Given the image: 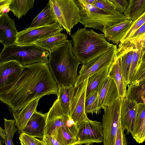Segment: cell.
I'll return each instance as SVG.
<instances>
[{
    "mask_svg": "<svg viewBox=\"0 0 145 145\" xmlns=\"http://www.w3.org/2000/svg\"><path fill=\"white\" fill-rule=\"evenodd\" d=\"M58 91L47 63L39 62L23 66L18 79L0 92V100L10 110L19 111L45 95L57 96Z\"/></svg>",
    "mask_w": 145,
    "mask_h": 145,
    "instance_id": "cell-1",
    "label": "cell"
},
{
    "mask_svg": "<svg viewBox=\"0 0 145 145\" xmlns=\"http://www.w3.org/2000/svg\"><path fill=\"white\" fill-rule=\"evenodd\" d=\"M49 52L47 64L58 88L74 86L81 63L73 54L71 41L67 39Z\"/></svg>",
    "mask_w": 145,
    "mask_h": 145,
    "instance_id": "cell-2",
    "label": "cell"
},
{
    "mask_svg": "<svg viewBox=\"0 0 145 145\" xmlns=\"http://www.w3.org/2000/svg\"><path fill=\"white\" fill-rule=\"evenodd\" d=\"M71 37L73 54L82 64L106 50L112 44L106 40L104 34L86 27L78 29Z\"/></svg>",
    "mask_w": 145,
    "mask_h": 145,
    "instance_id": "cell-3",
    "label": "cell"
},
{
    "mask_svg": "<svg viewBox=\"0 0 145 145\" xmlns=\"http://www.w3.org/2000/svg\"><path fill=\"white\" fill-rule=\"evenodd\" d=\"M0 54V64L15 61L22 66L42 62L47 63L48 51L35 44L4 45Z\"/></svg>",
    "mask_w": 145,
    "mask_h": 145,
    "instance_id": "cell-4",
    "label": "cell"
},
{
    "mask_svg": "<svg viewBox=\"0 0 145 145\" xmlns=\"http://www.w3.org/2000/svg\"><path fill=\"white\" fill-rule=\"evenodd\" d=\"M79 9L80 22L86 28H92L103 33L109 27L127 19L123 14L110 15L84 0H74Z\"/></svg>",
    "mask_w": 145,
    "mask_h": 145,
    "instance_id": "cell-5",
    "label": "cell"
},
{
    "mask_svg": "<svg viewBox=\"0 0 145 145\" xmlns=\"http://www.w3.org/2000/svg\"><path fill=\"white\" fill-rule=\"evenodd\" d=\"M48 2L56 22L70 35L80 21L78 7L74 0H50Z\"/></svg>",
    "mask_w": 145,
    "mask_h": 145,
    "instance_id": "cell-6",
    "label": "cell"
},
{
    "mask_svg": "<svg viewBox=\"0 0 145 145\" xmlns=\"http://www.w3.org/2000/svg\"><path fill=\"white\" fill-rule=\"evenodd\" d=\"M117 50L116 45L112 44L106 50L82 64L74 86H78L103 69L110 66L115 59Z\"/></svg>",
    "mask_w": 145,
    "mask_h": 145,
    "instance_id": "cell-7",
    "label": "cell"
},
{
    "mask_svg": "<svg viewBox=\"0 0 145 145\" xmlns=\"http://www.w3.org/2000/svg\"><path fill=\"white\" fill-rule=\"evenodd\" d=\"M122 98L119 97L107 107L103 115V145H114L118 125L121 121L120 110Z\"/></svg>",
    "mask_w": 145,
    "mask_h": 145,
    "instance_id": "cell-8",
    "label": "cell"
},
{
    "mask_svg": "<svg viewBox=\"0 0 145 145\" xmlns=\"http://www.w3.org/2000/svg\"><path fill=\"white\" fill-rule=\"evenodd\" d=\"M63 28L57 22L18 32L15 43L19 45L34 44L37 42L61 33Z\"/></svg>",
    "mask_w": 145,
    "mask_h": 145,
    "instance_id": "cell-9",
    "label": "cell"
},
{
    "mask_svg": "<svg viewBox=\"0 0 145 145\" xmlns=\"http://www.w3.org/2000/svg\"><path fill=\"white\" fill-rule=\"evenodd\" d=\"M78 131L77 145L103 142L104 131L102 123L89 118L78 124Z\"/></svg>",
    "mask_w": 145,
    "mask_h": 145,
    "instance_id": "cell-10",
    "label": "cell"
},
{
    "mask_svg": "<svg viewBox=\"0 0 145 145\" xmlns=\"http://www.w3.org/2000/svg\"><path fill=\"white\" fill-rule=\"evenodd\" d=\"M88 82V79L75 86L71 103L70 116L77 124L88 119L85 110Z\"/></svg>",
    "mask_w": 145,
    "mask_h": 145,
    "instance_id": "cell-11",
    "label": "cell"
},
{
    "mask_svg": "<svg viewBox=\"0 0 145 145\" xmlns=\"http://www.w3.org/2000/svg\"><path fill=\"white\" fill-rule=\"evenodd\" d=\"M69 116L64 114L57 98L46 113L44 136L53 137L58 128L65 125Z\"/></svg>",
    "mask_w": 145,
    "mask_h": 145,
    "instance_id": "cell-12",
    "label": "cell"
},
{
    "mask_svg": "<svg viewBox=\"0 0 145 145\" xmlns=\"http://www.w3.org/2000/svg\"><path fill=\"white\" fill-rule=\"evenodd\" d=\"M135 45L129 40L120 42L116 56L119 62L121 72L125 86L129 84V75Z\"/></svg>",
    "mask_w": 145,
    "mask_h": 145,
    "instance_id": "cell-13",
    "label": "cell"
},
{
    "mask_svg": "<svg viewBox=\"0 0 145 145\" xmlns=\"http://www.w3.org/2000/svg\"><path fill=\"white\" fill-rule=\"evenodd\" d=\"M137 105L126 97L122 98L120 118L122 127L133 137L135 134V118Z\"/></svg>",
    "mask_w": 145,
    "mask_h": 145,
    "instance_id": "cell-14",
    "label": "cell"
},
{
    "mask_svg": "<svg viewBox=\"0 0 145 145\" xmlns=\"http://www.w3.org/2000/svg\"><path fill=\"white\" fill-rule=\"evenodd\" d=\"M97 91L104 110L111 105L120 97L114 81L108 76L99 84Z\"/></svg>",
    "mask_w": 145,
    "mask_h": 145,
    "instance_id": "cell-15",
    "label": "cell"
},
{
    "mask_svg": "<svg viewBox=\"0 0 145 145\" xmlns=\"http://www.w3.org/2000/svg\"><path fill=\"white\" fill-rule=\"evenodd\" d=\"M23 66L15 61L0 64V92L14 82L21 73Z\"/></svg>",
    "mask_w": 145,
    "mask_h": 145,
    "instance_id": "cell-16",
    "label": "cell"
},
{
    "mask_svg": "<svg viewBox=\"0 0 145 145\" xmlns=\"http://www.w3.org/2000/svg\"><path fill=\"white\" fill-rule=\"evenodd\" d=\"M18 32L14 19L10 18L7 13L0 15V42L3 46L15 43Z\"/></svg>",
    "mask_w": 145,
    "mask_h": 145,
    "instance_id": "cell-17",
    "label": "cell"
},
{
    "mask_svg": "<svg viewBox=\"0 0 145 145\" xmlns=\"http://www.w3.org/2000/svg\"><path fill=\"white\" fill-rule=\"evenodd\" d=\"M46 119V114L36 111L28 121L22 133L42 139L44 136Z\"/></svg>",
    "mask_w": 145,
    "mask_h": 145,
    "instance_id": "cell-18",
    "label": "cell"
},
{
    "mask_svg": "<svg viewBox=\"0 0 145 145\" xmlns=\"http://www.w3.org/2000/svg\"><path fill=\"white\" fill-rule=\"evenodd\" d=\"M39 99L35 100L28 104L19 111L11 110L15 121L18 133L20 135L25 128L28 121L37 111V108Z\"/></svg>",
    "mask_w": 145,
    "mask_h": 145,
    "instance_id": "cell-19",
    "label": "cell"
},
{
    "mask_svg": "<svg viewBox=\"0 0 145 145\" xmlns=\"http://www.w3.org/2000/svg\"><path fill=\"white\" fill-rule=\"evenodd\" d=\"M133 23L132 21L127 19L109 27L103 32L105 38L109 42L117 44H119Z\"/></svg>",
    "mask_w": 145,
    "mask_h": 145,
    "instance_id": "cell-20",
    "label": "cell"
},
{
    "mask_svg": "<svg viewBox=\"0 0 145 145\" xmlns=\"http://www.w3.org/2000/svg\"><path fill=\"white\" fill-rule=\"evenodd\" d=\"M108 76L114 81L118 89L120 97L122 98L125 97L127 88L124 83L119 62L116 56L109 67Z\"/></svg>",
    "mask_w": 145,
    "mask_h": 145,
    "instance_id": "cell-21",
    "label": "cell"
},
{
    "mask_svg": "<svg viewBox=\"0 0 145 145\" xmlns=\"http://www.w3.org/2000/svg\"><path fill=\"white\" fill-rule=\"evenodd\" d=\"M126 97L137 104L145 101V79L127 86Z\"/></svg>",
    "mask_w": 145,
    "mask_h": 145,
    "instance_id": "cell-22",
    "label": "cell"
},
{
    "mask_svg": "<svg viewBox=\"0 0 145 145\" xmlns=\"http://www.w3.org/2000/svg\"><path fill=\"white\" fill-rule=\"evenodd\" d=\"M56 21L48 2L42 11L33 20L29 28L49 25Z\"/></svg>",
    "mask_w": 145,
    "mask_h": 145,
    "instance_id": "cell-23",
    "label": "cell"
},
{
    "mask_svg": "<svg viewBox=\"0 0 145 145\" xmlns=\"http://www.w3.org/2000/svg\"><path fill=\"white\" fill-rule=\"evenodd\" d=\"M75 88V86H62L58 88L57 97L65 115L70 116L71 103Z\"/></svg>",
    "mask_w": 145,
    "mask_h": 145,
    "instance_id": "cell-24",
    "label": "cell"
},
{
    "mask_svg": "<svg viewBox=\"0 0 145 145\" xmlns=\"http://www.w3.org/2000/svg\"><path fill=\"white\" fill-rule=\"evenodd\" d=\"M34 1V0H11L9 5L10 10L20 19L33 7Z\"/></svg>",
    "mask_w": 145,
    "mask_h": 145,
    "instance_id": "cell-25",
    "label": "cell"
},
{
    "mask_svg": "<svg viewBox=\"0 0 145 145\" xmlns=\"http://www.w3.org/2000/svg\"><path fill=\"white\" fill-rule=\"evenodd\" d=\"M128 6L123 14L134 22L145 12V0H129Z\"/></svg>",
    "mask_w": 145,
    "mask_h": 145,
    "instance_id": "cell-26",
    "label": "cell"
},
{
    "mask_svg": "<svg viewBox=\"0 0 145 145\" xmlns=\"http://www.w3.org/2000/svg\"><path fill=\"white\" fill-rule=\"evenodd\" d=\"M110 66L103 69L88 78L86 98L93 91H97L99 84L108 76Z\"/></svg>",
    "mask_w": 145,
    "mask_h": 145,
    "instance_id": "cell-27",
    "label": "cell"
},
{
    "mask_svg": "<svg viewBox=\"0 0 145 145\" xmlns=\"http://www.w3.org/2000/svg\"><path fill=\"white\" fill-rule=\"evenodd\" d=\"M67 38L65 34L61 32L39 40L34 44L50 52L52 49L64 42L67 40Z\"/></svg>",
    "mask_w": 145,
    "mask_h": 145,
    "instance_id": "cell-28",
    "label": "cell"
},
{
    "mask_svg": "<svg viewBox=\"0 0 145 145\" xmlns=\"http://www.w3.org/2000/svg\"><path fill=\"white\" fill-rule=\"evenodd\" d=\"M102 108L97 91H93L86 98L85 110L86 114H99Z\"/></svg>",
    "mask_w": 145,
    "mask_h": 145,
    "instance_id": "cell-29",
    "label": "cell"
},
{
    "mask_svg": "<svg viewBox=\"0 0 145 145\" xmlns=\"http://www.w3.org/2000/svg\"><path fill=\"white\" fill-rule=\"evenodd\" d=\"M61 145H77L78 139L71 135L63 126L58 128L53 136Z\"/></svg>",
    "mask_w": 145,
    "mask_h": 145,
    "instance_id": "cell-30",
    "label": "cell"
},
{
    "mask_svg": "<svg viewBox=\"0 0 145 145\" xmlns=\"http://www.w3.org/2000/svg\"><path fill=\"white\" fill-rule=\"evenodd\" d=\"M92 5L110 15L122 14L117 10L110 0H95Z\"/></svg>",
    "mask_w": 145,
    "mask_h": 145,
    "instance_id": "cell-31",
    "label": "cell"
},
{
    "mask_svg": "<svg viewBox=\"0 0 145 145\" xmlns=\"http://www.w3.org/2000/svg\"><path fill=\"white\" fill-rule=\"evenodd\" d=\"M4 130L6 135V139L5 142L6 145H14L12 141L14 135L17 131L16 127L14 120H7L4 119Z\"/></svg>",
    "mask_w": 145,
    "mask_h": 145,
    "instance_id": "cell-32",
    "label": "cell"
},
{
    "mask_svg": "<svg viewBox=\"0 0 145 145\" xmlns=\"http://www.w3.org/2000/svg\"><path fill=\"white\" fill-rule=\"evenodd\" d=\"M145 23V12L137 20L133 22V24L120 42L122 43L127 40L129 38Z\"/></svg>",
    "mask_w": 145,
    "mask_h": 145,
    "instance_id": "cell-33",
    "label": "cell"
},
{
    "mask_svg": "<svg viewBox=\"0 0 145 145\" xmlns=\"http://www.w3.org/2000/svg\"><path fill=\"white\" fill-rule=\"evenodd\" d=\"M145 118V105L143 103L137 104L135 118L134 135L138 131Z\"/></svg>",
    "mask_w": 145,
    "mask_h": 145,
    "instance_id": "cell-34",
    "label": "cell"
},
{
    "mask_svg": "<svg viewBox=\"0 0 145 145\" xmlns=\"http://www.w3.org/2000/svg\"><path fill=\"white\" fill-rule=\"evenodd\" d=\"M140 57L141 50L136 48L135 45L129 75V84L133 74L140 63Z\"/></svg>",
    "mask_w": 145,
    "mask_h": 145,
    "instance_id": "cell-35",
    "label": "cell"
},
{
    "mask_svg": "<svg viewBox=\"0 0 145 145\" xmlns=\"http://www.w3.org/2000/svg\"><path fill=\"white\" fill-rule=\"evenodd\" d=\"M145 79V61L139 64L129 84L136 83Z\"/></svg>",
    "mask_w": 145,
    "mask_h": 145,
    "instance_id": "cell-36",
    "label": "cell"
},
{
    "mask_svg": "<svg viewBox=\"0 0 145 145\" xmlns=\"http://www.w3.org/2000/svg\"><path fill=\"white\" fill-rule=\"evenodd\" d=\"M125 130L121 125L120 121L118 125L114 145H128L126 135L124 133Z\"/></svg>",
    "mask_w": 145,
    "mask_h": 145,
    "instance_id": "cell-37",
    "label": "cell"
},
{
    "mask_svg": "<svg viewBox=\"0 0 145 145\" xmlns=\"http://www.w3.org/2000/svg\"><path fill=\"white\" fill-rule=\"evenodd\" d=\"M129 40L133 42L136 48L141 50V59L145 51V33L137 38Z\"/></svg>",
    "mask_w": 145,
    "mask_h": 145,
    "instance_id": "cell-38",
    "label": "cell"
},
{
    "mask_svg": "<svg viewBox=\"0 0 145 145\" xmlns=\"http://www.w3.org/2000/svg\"><path fill=\"white\" fill-rule=\"evenodd\" d=\"M133 138L139 144L142 143L145 141V118Z\"/></svg>",
    "mask_w": 145,
    "mask_h": 145,
    "instance_id": "cell-39",
    "label": "cell"
},
{
    "mask_svg": "<svg viewBox=\"0 0 145 145\" xmlns=\"http://www.w3.org/2000/svg\"><path fill=\"white\" fill-rule=\"evenodd\" d=\"M116 8L121 14H123L129 5V0H110Z\"/></svg>",
    "mask_w": 145,
    "mask_h": 145,
    "instance_id": "cell-40",
    "label": "cell"
},
{
    "mask_svg": "<svg viewBox=\"0 0 145 145\" xmlns=\"http://www.w3.org/2000/svg\"><path fill=\"white\" fill-rule=\"evenodd\" d=\"M19 139L20 141H22L27 145H37L33 137L24 133L20 135Z\"/></svg>",
    "mask_w": 145,
    "mask_h": 145,
    "instance_id": "cell-41",
    "label": "cell"
},
{
    "mask_svg": "<svg viewBox=\"0 0 145 145\" xmlns=\"http://www.w3.org/2000/svg\"><path fill=\"white\" fill-rule=\"evenodd\" d=\"M10 1L11 0H0V15L9 12V5Z\"/></svg>",
    "mask_w": 145,
    "mask_h": 145,
    "instance_id": "cell-42",
    "label": "cell"
},
{
    "mask_svg": "<svg viewBox=\"0 0 145 145\" xmlns=\"http://www.w3.org/2000/svg\"><path fill=\"white\" fill-rule=\"evenodd\" d=\"M47 145H61L53 136H44L42 139Z\"/></svg>",
    "mask_w": 145,
    "mask_h": 145,
    "instance_id": "cell-43",
    "label": "cell"
},
{
    "mask_svg": "<svg viewBox=\"0 0 145 145\" xmlns=\"http://www.w3.org/2000/svg\"><path fill=\"white\" fill-rule=\"evenodd\" d=\"M145 33V23L136 31L135 33L129 38L127 40L137 38Z\"/></svg>",
    "mask_w": 145,
    "mask_h": 145,
    "instance_id": "cell-44",
    "label": "cell"
},
{
    "mask_svg": "<svg viewBox=\"0 0 145 145\" xmlns=\"http://www.w3.org/2000/svg\"><path fill=\"white\" fill-rule=\"evenodd\" d=\"M0 136L5 142L6 139V135L4 129L0 127Z\"/></svg>",
    "mask_w": 145,
    "mask_h": 145,
    "instance_id": "cell-45",
    "label": "cell"
},
{
    "mask_svg": "<svg viewBox=\"0 0 145 145\" xmlns=\"http://www.w3.org/2000/svg\"><path fill=\"white\" fill-rule=\"evenodd\" d=\"M34 138L35 141L37 145H47L42 140Z\"/></svg>",
    "mask_w": 145,
    "mask_h": 145,
    "instance_id": "cell-46",
    "label": "cell"
},
{
    "mask_svg": "<svg viewBox=\"0 0 145 145\" xmlns=\"http://www.w3.org/2000/svg\"><path fill=\"white\" fill-rule=\"evenodd\" d=\"M144 61H145V51L141 58L139 63Z\"/></svg>",
    "mask_w": 145,
    "mask_h": 145,
    "instance_id": "cell-47",
    "label": "cell"
},
{
    "mask_svg": "<svg viewBox=\"0 0 145 145\" xmlns=\"http://www.w3.org/2000/svg\"><path fill=\"white\" fill-rule=\"evenodd\" d=\"M95 0H84V1L87 3L92 5L94 2Z\"/></svg>",
    "mask_w": 145,
    "mask_h": 145,
    "instance_id": "cell-48",
    "label": "cell"
},
{
    "mask_svg": "<svg viewBox=\"0 0 145 145\" xmlns=\"http://www.w3.org/2000/svg\"><path fill=\"white\" fill-rule=\"evenodd\" d=\"M20 144H21V145H27L24 143L22 141H20Z\"/></svg>",
    "mask_w": 145,
    "mask_h": 145,
    "instance_id": "cell-49",
    "label": "cell"
},
{
    "mask_svg": "<svg viewBox=\"0 0 145 145\" xmlns=\"http://www.w3.org/2000/svg\"><path fill=\"white\" fill-rule=\"evenodd\" d=\"M0 145H2L1 143V140H0Z\"/></svg>",
    "mask_w": 145,
    "mask_h": 145,
    "instance_id": "cell-50",
    "label": "cell"
},
{
    "mask_svg": "<svg viewBox=\"0 0 145 145\" xmlns=\"http://www.w3.org/2000/svg\"><path fill=\"white\" fill-rule=\"evenodd\" d=\"M85 145H90L89 144H85Z\"/></svg>",
    "mask_w": 145,
    "mask_h": 145,
    "instance_id": "cell-51",
    "label": "cell"
},
{
    "mask_svg": "<svg viewBox=\"0 0 145 145\" xmlns=\"http://www.w3.org/2000/svg\"><path fill=\"white\" fill-rule=\"evenodd\" d=\"M143 104H144L145 105V101H144L143 102Z\"/></svg>",
    "mask_w": 145,
    "mask_h": 145,
    "instance_id": "cell-52",
    "label": "cell"
},
{
    "mask_svg": "<svg viewBox=\"0 0 145 145\" xmlns=\"http://www.w3.org/2000/svg\"><path fill=\"white\" fill-rule=\"evenodd\" d=\"M91 145H93V144H92Z\"/></svg>",
    "mask_w": 145,
    "mask_h": 145,
    "instance_id": "cell-53",
    "label": "cell"
},
{
    "mask_svg": "<svg viewBox=\"0 0 145 145\" xmlns=\"http://www.w3.org/2000/svg\"></svg>",
    "mask_w": 145,
    "mask_h": 145,
    "instance_id": "cell-54",
    "label": "cell"
}]
</instances>
